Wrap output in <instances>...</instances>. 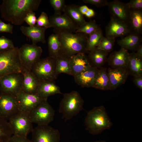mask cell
I'll return each instance as SVG.
<instances>
[{"label":"cell","mask_w":142,"mask_h":142,"mask_svg":"<svg viewBox=\"0 0 142 142\" xmlns=\"http://www.w3.org/2000/svg\"><path fill=\"white\" fill-rule=\"evenodd\" d=\"M79 6L75 4L66 5L63 12L74 23L79 26L86 22L84 15L80 12Z\"/></svg>","instance_id":"f1b7e54d"},{"label":"cell","mask_w":142,"mask_h":142,"mask_svg":"<svg viewBox=\"0 0 142 142\" xmlns=\"http://www.w3.org/2000/svg\"><path fill=\"white\" fill-rule=\"evenodd\" d=\"M142 41L141 35L131 33L117 40V42L121 48L135 52L142 44Z\"/></svg>","instance_id":"7402d4cb"},{"label":"cell","mask_w":142,"mask_h":142,"mask_svg":"<svg viewBox=\"0 0 142 142\" xmlns=\"http://www.w3.org/2000/svg\"><path fill=\"white\" fill-rule=\"evenodd\" d=\"M47 28L41 27L36 24L33 26H22L20 29L22 33L32 40V44L36 45L38 42H46L45 32Z\"/></svg>","instance_id":"ffe728a7"},{"label":"cell","mask_w":142,"mask_h":142,"mask_svg":"<svg viewBox=\"0 0 142 142\" xmlns=\"http://www.w3.org/2000/svg\"><path fill=\"white\" fill-rule=\"evenodd\" d=\"M136 52V54L139 57L142 58V44L138 47Z\"/></svg>","instance_id":"7dc6e473"},{"label":"cell","mask_w":142,"mask_h":142,"mask_svg":"<svg viewBox=\"0 0 142 142\" xmlns=\"http://www.w3.org/2000/svg\"><path fill=\"white\" fill-rule=\"evenodd\" d=\"M41 2V0H3L0 5L1 17L13 24L21 25L28 13L38 9Z\"/></svg>","instance_id":"6da1fadb"},{"label":"cell","mask_w":142,"mask_h":142,"mask_svg":"<svg viewBox=\"0 0 142 142\" xmlns=\"http://www.w3.org/2000/svg\"><path fill=\"white\" fill-rule=\"evenodd\" d=\"M84 123L86 130L93 135L99 134L109 129L113 124L103 105L95 107L89 111Z\"/></svg>","instance_id":"3957f363"},{"label":"cell","mask_w":142,"mask_h":142,"mask_svg":"<svg viewBox=\"0 0 142 142\" xmlns=\"http://www.w3.org/2000/svg\"><path fill=\"white\" fill-rule=\"evenodd\" d=\"M22 73L23 77L22 90L27 93L36 94L40 83L31 71L24 69Z\"/></svg>","instance_id":"603a6c76"},{"label":"cell","mask_w":142,"mask_h":142,"mask_svg":"<svg viewBox=\"0 0 142 142\" xmlns=\"http://www.w3.org/2000/svg\"><path fill=\"white\" fill-rule=\"evenodd\" d=\"M84 103L83 100L77 91L65 93L60 101L59 111L66 121L78 114L82 110Z\"/></svg>","instance_id":"277c9868"},{"label":"cell","mask_w":142,"mask_h":142,"mask_svg":"<svg viewBox=\"0 0 142 142\" xmlns=\"http://www.w3.org/2000/svg\"><path fill=\"white\" fill-rule=\"evenodd\" d=\"M92 87L103 90H110V81L106 68L101 67L99 69Z\"/></svg>","instance_id":"83f0119b"},{"label":"cell","mask_w":142,"mask_h":142,"mask_svg":"<svg viewBox=\"0 0 142 142\" xmlns=\"http://www.w3.org/2000/svg\"><path fill=\"white\" fill-rule=\"evenodd\" d=\"M14 47L11 39L4 36L0 37V52L9 50Z\"/></svg>","instance_id":"8d00e7d4"},{"label":"cell","mask_w":142,"mask_h":142,"mask_svg":"<svg viewBox=\"0 0 142 142\" xmlns=\"http://www.w3.org/2000/svg\"><path fill=\"white\" fill-rule=\"evenodd\" d=\"M13 135L8 121L0 116V142H8Z\"/></svg>","instance_id":"d6a6232c"},{"label":"cell","mask_w":142,"mask_h":142,"mask_svg":"<svg viewBox=\"0 0 142 142\" xmlns=\"http://www.w3.org/2000/svg\"><path fill=\"white\" fill-rule=\"evenodd\" d=\"M103 36L101 28L88 36L86 47L87 53L97 48Z\"/></svg>","instance_id":"1f68e13d"},{"label":"cell","mask_w":142,"mask_h":142,"mask_svg":"<svg viewBox=\"0 0 142 142\" xmlns=\"http://www.w3.org/2000/svg\"><path fill=\"white\" fill-rule=\"evenodd\" d=\"M126 69L129 75L133 77L142 75V58L139 57L135 52L129 53Z\"/></svg>","instance_id":"d4e9b609"},{"label":"cell","mask_w":142,"mask_h":142,"mask_svg":"<svg viewBox=\"0 0 142 142\" xmlns=\"http://www.w3.org/2000/svg\"><path fill=\"white\" fill-rule=\"evenodd\" d=\"M37 19L35 12H31L27 14L24 18V21L29 26L31 27L36 24Z\"/></svg>","instance_id":"f35d334b"},{"label":"cell","mask_w":142,"mask_h":142,"mask_svg":"<svg viewBox=\"0 0 142 142\" xmlns=\"http://www.w3.org/2000/svg\"><path fill=\"white\" fill-rule=\"evenodd\" d=\"M115 41V38L104 36L102 38L97 48L108 53L113 49Z\"/></svg>","instance_id":"e575fe53"},{"label":"cell","mask_w":142,"mask_h":142,"mask_svg":"<svg viewBox=\"0 0 142 142\" xmlns=\"http://www.w3.org/2000/svg\"><path fill=\"white\" fill-rule=\"evenodd\" d=\"M64 0H50L49 2L51 6L53 8L54 14L57 15L62 14L66 5Z\"/></svg>","instance_id":"d590c367"},{"label":"cell","mask_w":142,"mask_h":142,"mask_svg":"<svg viewBox=\"0 0 142 142\" xmlns=\"http://www.w3.org/2000/svg\"><path fill=\"white\" fill-rule=\"evenodd\" d=\"M92 142H106V141L105 140H101L96 141Z\"/></svg>","instance_id":"c3c4849f"},{"label":"cell","mask_w":142,"mask_h":142,"mask_svg":"<svg viewBox=\"0 0 142 142\" xmlns=\"http://www.w3.org/2000/svg\"><path fill=\"white\" fill-rule=\"evenodd\" d=\"M19 111L16 96L0 93V116L8 121Z\"/></svg>","instance_id":"4fadbf2b"},{"label":"cell","mask_w":142,"mask_h":142,"mask_svg":"<svg viewBox=\"0 0 142 142\" xmlns=\"http://www.w3.org/2000/svg\"><path fill=\"white\" fill-rule=\"evenodd\" d=\"M69 58L59 54L55 58L56 71L57 75L64 73L72 75Z\"/></svg>","instance_id":"f546056e"},{"label":"cell","mask_w":142,"mask_h":142,"mask_svg":"<svg viewBox=\"0 0 142 142\" xmlns=\"http://www.w3.org/2000/svg\"><path fill=\"white\" fill-rule=\"evenodd\" d=\"M126 3L130 9H142V0H131Z\"/></svg>","instance_id":"60d3db41"},{"label":"cell","mask_w":142,"mask_h":142,"mask_svg":"<svg viewBox=\"0 0 142 142\" xmlns=\"http://www.w3.org/2000/svg\"><path fill=\"white\" fill-rule=\"evenodd\" d=\"M31 142H60L59 130L48 125H38L32 132Z\"/></svg>","instance_id":"8fae6325"},{"label":"cell","mask_w":142,"mask_h":142,"mask_svg":"<svg viewBox=\"0 0 142 142\" xmlns=\"http://www.w3.org/2000/svg\"><path fill=\"white\" fill-rule=\"evenodd\" d=\"M31 71L40 83L54 81L58 75L56 71L55 58L49 56L40 59L33 65Z\"/></svg>","instance_id":"8992f818"},{"label":"cell","mask_w":142,"mask_h":142,"mask_svg":"<svg viewBox=\"0 0 142 142\" xmlns=\"http://www.w3.org/2000/svg\"><path fill=\"white\" fill-rule=\"evenodd\" d=\"M95 15L94 11L92 9L89 8L85 15L88 18H91L94 17Z\"/></svg>","instance_id":"bcb514c9"},{"label":"cell","mask_w":142,"mask_h":142,"mask_svg":"<svg viewBox=\"0 0 142 142\" xmlns=\"http://www.w3.org/2000/svg\"><path fill=\"white\" fill-rule=\"evenodd\" d=\"M128 24L132 33L142 34V9H130Z\"/></svg>","instance_id":"4316f807"},{"label":"cell","mask_w":142,"mask_h":142,"mask_svg":"<svg viewBox=\"0 0 142 142\" xmlns=\"http://www.w3.org/2000/svg\"><path fill=\"white\" fill-rule=\"evenodd\" d=\"M19 48L15 47L11 49L0 52V79L12 73H22L24 68L20 59Z\"/></svg>","instance_id":"5b68a950"},{"label":"cell","mask_w":142,"mask_h":142,"mask_svg":"<svg viewBox=\"0 0 142 142\" xmlns=\"http://www.w3.org/2000/svg\"><path fill=\"white\" fill-rule=\"evenodd\" d=\"M55 112L47 100L38 105L28 115L32 123L38 125H48L53 120Z\"/></svg>","instance_id":"ba28073f"},{"label":"cell","mask_w":142,"mask_h":142,"mask_svg":"<svg viewBox=\"0 0 142 142\" xmlns=\"http://www.w3.org/2000/svg\"><path fill=\"white\" fill-rule=\"evenodd\" d=\"M48 45L49 56L55 58L59 54L61 44L58 35L54 33L48 37Z\"/></svg>","instance_id":"4dcf8cb0"},{"label":"cell","mask_w":142,"mask_h":142,"mask_svg":"<svg viewBox=\"0 0 142 142\" xmlns=\"http://www.w3.org/2000/svg\"><path fill=\"white\" fill-rule=\"evenodd\" d=\"M99 69L91 67L74 77L75 83L82 87H92L98 74Z\"/></svg>","instance_id":"44dd1931"},{"label":"cell","mask_w":142,"mask_h":142,"mask_svg":"<svg viewBox=\"0 0 142 142\" xmlns=\"http://www.w3.org/2000/svg\"><path fill=\"white\" fill-rule=\"evenodd\" d=\"M88 7L86 5H83L79 7V9L80 13L83 15H85L89 9Z\"/></svg>","instance_id":"f6af8a7d"},{"label":"cell","mask_w":142,"mask_h":142,"mask_svg":"<svg viewBox=\"0 0 142 142\" xmlns=\"http://www.w3.org/2000/svg\"><path fill=\"white\" fill-rule=\"evenodd\" d=\"M49 19L51 27L54 29L73 33L79 26L64 14H54Z\"/></svg>","instance_id":"9a60e30c"},{"label":"cell","mask_w":142,"mask_h":142,"mask_svg":"<svg viewBox=\"0 0 142 142\" xmlns=\"http://www.w3.org/2000/svg\"><path fill=\"white\" fill-rule=\"evenodd\" d=\"M69 60L72 75L73 77L92 67L84 53L74 55L70 57Z\"/></svg>","instance_id":"2e32d148"},{"label":"cell","mask_w":142,"mask_h":142,"mask_svg":"<svg viewBox=\"0 0 142 142\" xmlns=\"http://www.w3.org/2000/svg\"><path fill=\"white\" fill-rule=\"evenodd\" d=\"M108 6L112 16L128 24L130 9L126 3L114 0L109 2Z\"/></svg>","instance_id":"ac0fdd59"},{"label":"cell","mask_w":142,"mask_h":142,"mask_svg":"<svg viewBox=\"0 0 142 142\" xmlns=\"http://www.w3.org/2000/svg\"><path fill=\"white\" fill-rule=\"evenodd\" d=\"M53 31L58 35L61 43L59 54L70 57L79 53H87L86 47L88 35L54 29Z\"/></svg>","instance_id":"7a4b0ae2"},{"label":"cell","mask_w":142,"mask_h":142,"mask_svg":"<svg viewBox=\"0 0 142 142\" xmlns=\"http://www.w3.org/2000/svg\"><path fill=\"white\" fill-rule=\"evenodd\" d=\"M132 80L136 86L140 90H142V75L133 77Z\"/></svg>","instance_id":"ee69618b"},{"label":"cell","mask_w":142,"mask_h":142,"mask_svg":"<svg viewBox=\"0 0 142 142\" xmlns=\"http://www.w3.org/2000/svg\"><path fill=\"white\" fill-rule=\"evenodd\" d=\"M110 83V90H114L124 84L129 75L126 69L121 68L107 69Z\"/></svg>","instance_id":"d6986e66"},{"label":"cell","mask_w":142,"mask_h":142,"mask_svg":"<svg viewBox=\"0 0 142 142\" xmlns=\"http://www.w3.org/2000/svg\"><path fill=\"white\" fill-rule=\"evenodd\" d=\"M8 121L14 135L27 137L33 129V123L28 115L20 112L11 118Z\"/></svg>","instance_id":"9c48e42d"},{"label":"cell","mask_w":142,"mask_h":142,"mask_svg":"<svg viewBox=\"0 0 142 142\" xmlns=\"http://www.w3.org/2000/svg\"><path fill=\"white\" fill-rule=\"evenodd\" d=\"M36 24L39 27L47 28L51 27L48 16L47 14L44 12H42L37 19Z\"/></svg>","instance_id":"74e56055"},{"label":"cell","mask_w":142,"mask_h":142,"mask_svg":"<svg viewBox=\"0 0 142 142\" xmlns=\"http://www.w3.org/2000/svg\"><path fill=\"white\" fill-rule=\"evenodd\" d=\"M19 112L28 114L45 100L37 94L26 93L22 90L16 96Z\"/></svg>","instance_id":"7c38bea8"},{"label":"cell","mask_w":142,"mask_h":142,"mask_svg":"<svg viewBox=\"0 0 142 142\" xmlns=\"http://www.w3.org/2000/svg\"><path fill=\"white\" fill-rule=\"evenodd\" d=\"M13 26L10 23H6L0 19V32L13 33Z\"/></svg>","instance_id":"ab89813d"},{"label":"cell","mask_w":142,"mask_h":142,"mask_svg":"<svg viewBox=\"0 0 142 142\" xmlns=\"http://www.w3.org/2000/svg\"><path fill=\"white\" fill-rule=\"evenodd\" d=\"M87 56L92 67L99 68L107 62L108 53L96 48L88 53Z\"/></svg>","instance_id":"484cf974"},{"label":"cell","mask_w":142,"mask_h":142,"mask_svg":"<svg viewBox=\"0 0 142 142\" xmlns=\"http://www.w3.org/2000/svg\"><path fill=\"white\" fill-rule=\"evenodd\" d=\"M23 77L22 73L8 74L0 79L1 93L16 96L22 90Z\"/></svg>","instance_id":"30bf717a"},{"label":"cell","mask_w":142,"mask_h":142,"mask_svg":"<svg viewBox=\"0 0 142 142\" xmlns=\"http://www.w3.org/2000/svg\"><path fill=\"white\" fill-rule=\"evenodd\" d=\"M85 3L94 5L97 7H101L108 6L109 2L106 0H83Z\"/></svg>","instance_id":"b9f144b4"},{"label":"cell","mask_w":142,"mask_h":142,"mask_svg":"<svg viewBox=\"0 0 142 142\" xmlns=\"http://www.w3.org/2000/svg\"><path fill=\"white\" fill-rule=\"evenodd\" d=\"M100 28L95 20L90 21L79 26L75 33H82L88 35Z\"/></svg>","instance_id":"836d02e7"},{"label":"cell","mask_w":142,"mask_h":142,"mask_svg":"<svg viewBox=\"0 0 142 142\" xmlns=\"http://www.w3.org/2000/svg\"><path fill=\"white\" fill-rule=\"evenodd\" d=\"M8 142H31L27 137L13 135Z\"/></svg>","instance_id":"7bdbcfd3"},{"label":"cell","mask_w":142,"mask_h":142,"mask_svg":"<svg viewBox=\"0 0 142 142\" xmlns=\"http://www.w3.org/2000/svg\"><path fill=\"white\" fill-rule=\"evenodd\" d=\"M129 56L128 50L121 48L118 51L112 52L108 58L107 62L110 68L126 69Z\"/></svg>","instance_id":"e0dca14e"},{"label":"cell","mask_w":142,"mask_h":142,"mask_svg":"<svg viewBox=\"0 0 142 142\" xmlns=\"http://www.w3.org/2000/svg\"><path fill=\"white\" fill-rule=\"evenodd\" d=\"M42 49L40 46L32 44H25L19 49V53L23 68L31 71L33 65L40 59Z\"/></svg>","instance_id":"52a82bcc"},{"label":"cell","mask_w":142,"mask_h":142,"mask_svg":"<svg viewBox=\"0 0 142 142\" xmlns=\"http://www.w3.org/2000/svg\"><path fill=\"white\" fill-rule=\"evenodd\" d=\"M54 81L40 83L38 88L36 94L43 99L47 100L48 97L57 94H62L60 88Z\"/></svg>","instance_id":"cb8c5ba5"},{"label":"cell","mask_w":142,"mask_h":142,"mask_svg":"<svg viewBox=\"0 0 142 142\" xmlns=\"http://www.w3.org/2000/svg\"><path fill=\"white\" fill-rule=\"evenodd\" d=\"M106 37L115 38L123 37L132 33L128 24L111 16L105 28Z\"/></svg>","instance_id":"5bb4252c"}]
</instances>
